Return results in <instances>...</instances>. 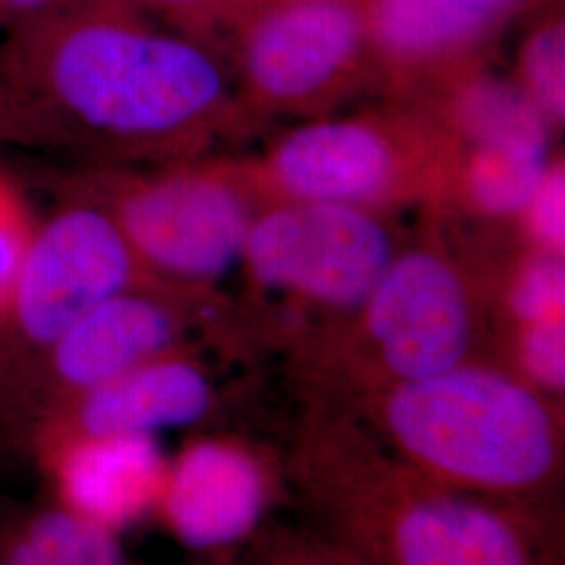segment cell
Returning <instances> with one entry per match:
<instances>
[{
	"label": "cell",
	"mask_w": 565,
	"mask_h": 565,
	"mask_svg": "<svg viewBox=\"0 0 565 565\" xmlns=\"http://www.w3.org/2000/svg\"><path fill=\"white\" fill-rule=\"evenodd\" d=\"M0 82L36 149L102 168L202 156L235 116L221 53L130 0H76L9 28Z\"/></svg>",
	"instance_id": "cell-1"
},
{
	"label": "cell",
	"mask_w": 565,
	"mask_h": 565,
	"mask_svg": "<svg viewBox=\"0 0 565 565\" xmlns=\"http://www.w3.org/2000/svg\"><path fill=\"white\" fill-rule=\"evenodd\" d=\"M287 480L312 530L366 565H564L557 507L440 484L335 406L315 404L306 413Z\"/></svg>",
	"instance_id": "cell-2"
},
{
	"label": "cell",
	"mask_w": 565,
	"mask_h": 565,
	"mask_svg": "<svg viewBox=\"0 0 565 565\" xmlns=\"http://www.w3.org/2000/svg\"><path fill=\"white\" fill-rule=\"evenodd\" d=\"M335 408L440 484L520 505L559 503L564 403L525 384L494 356L387 385Z\"/></svg>",
	"instance_id": "cell-3"
},
{
	"label": "cell",
	"mask_w": 565,
	"mask_h": 565,
	"mask_svg": "<svg viewBox=\"0 0 565 565\" xmlns=\"http://www.w3.org/2000/svg\"><path fill=\"white\" fill-rule=\"evenodd\" d=\"M488 323L490 294L448 254L401 249L350 319L294 350L296 369L315 404L345 406L482 356Z\"/></svg>",
	"instance_id": "cell-4"
},
{
	"label": "cell",
	"mask_w": 565,
	"mask_h": 565,
	"mask_svg": "<svg viewBox=\"0 0 565 565\" xmlns=\"http://www.w3.org/2000/svg\"><path fill=\"white\" fill-rule=\"evenodd\" d=\"M72 189L111 212L145 275L184 291L210 294L239 268L263 198L249 166L200 156L149 172L102 170Z\"/></svg>",
	"instance_id": "cell-5"
},
{
	"label": "cell",
	"mask_w": 565,
	"mask_h": 565,
	"mask_svg": "<svg viewBox=\"0 0 565 565\" xmlns=\"http://www.w3.org/2000/svg\"><path fill=\"white\" fill-rule=\"evenodd\" d=\"M434 114L377 111L306 121L249 166L264 203L324 202L384 210L450 195L459 160Z\"/></svg>",
	"instance_id": "cell-6"
},
{
	"label": "cell",
	"mask_w": 565,
	"mask_h": 565,
	"mask_svg": "<svg viewBox=\"0 0 565 565\" xmlns=\"http://www.w3.org/2000/svg\"><path fill=\"white\" fill-rule=\"evenodd\" d=\"M401 252L380 212L324 202L264 203L243 270L277 310V331L296 350L350 319Z\"/></svg>",
	"instance_id": "cell-7"
},
{
	"label": "cell",
	"mask_w": 565,
	"mask_h": 565,
	"mask_svg": "<svg viewBox=\"0 0 565 565\" xmlns=\"http://www.w3.org/2000/svg\"><path fill=\"white\" fill-rule=\"evenodd\" d=\"M147 281L111 212L67 186L55 212L39 221L0 324V382L99 303Z\"/></svg>",
	"instance_id": "cell-8"
},
{
	"label": "cell",
	"mask_w": 565,
	"mask_h": 565,
	"mask_svg": "<svg viewBox=\"0 0 565 565\" xmlns=\"http://www.w3.org/2000/svg\"><path fill=\"white\" fill-rule=\"evenodd\" d=\"M210 294L158 281L135 285L99 303L61 333L41 354L0 382V394L28 419L97 385L151 363L193 350L214 321Z\"/></svg>",
	"instance_id": "cell-9"
},
{
	"label": "cell",
	"mask_w": 565,
	"mask_h": 565,
	"mask_svg": "<svg viewBox=\"0 0 565 565\" xmlns=\"http://www.w3.org/2000/svg\"><path fill=\"white\" fill-rule=\"evenodd\" d=\"M228 44L252 103L306 114L377 76L369 0H263Z\"/></svg>",
	"instance_id": "cell-10"
},
{
	"label": "cell",
	"mask_w": 565,
	"mask_h": 565,
	"mask_svg": "<svg viewBox=\"0 0 565 565\" xmlns=\"http://www.w3.org/2000/svg\"><path fill=\"white\" fill-rule=\"evenodd\" d=\"M281 482L279 467L258 446L200 436L168 459L156 518L181 545L224 551L260 530Z\"/></svg>",
	"instance_id": "cell-11"
},
{
	"label": "cell",
	"mask_w": 565,
	"mask_h": 565,
	"mask_svg": "<svg viewBox=\"0 0 565 565\" xmlns=\"http://www.w3.org/2000/svg\"><path fill=\"white\" fill-rule=\"evenodd\" d=\"M539 0H369L377 76L398 90L440 88L480 70Z\"/></svg>",
	"instance_id": "cell-12"
},
{
	"label": "cell",
	"mask_w": 565,
	"mask_h": 565,
	"mask_svg": "<svg viewBox=\"0 0 565 565\" xmlns=\"http://www.w3.org/2000/svg\"><path fill=\"white\" fill-rule=\"evenodd\" d=\"M218 390L198 354L181 350L141 364L30 419V443L86 436H156L203 422Z\"/></svg>",
	"instance_id": "cell-13"
},
{
	"label": "cell",
	"mask_w": 565,
	"mask_h": 565,
	"mask_svg": "<svg viewBox=\"0 0 565 565\" xmlns=\"http://www.w3.org/2000/svg\"><path fill=\"white\" fill-rule=\"evenodd\" d=\"M57 505L116 534L156 515L168 459L156 436H86L32 445Z\"/></svg>",
	"instance_id": "cell-14"
},
{
	"label": "cell",
	"mask_w": 565,
	"mask_h": 565,
	"mask_svg": "<svg viewBox=\"0 0 565 565\" xmlns=\"http://www.w3.org/2000/svg\"><path fill=\"white\" fill-rule=\"evenodd\" d=\"M548 162V141L541 139L465 145L459 151L450 193L476 214L520 218Z\"/></svg>",
	"instance_id": "cell-15"
},
{
	"label": "cell",
	"mask_w": 565,
	"mask_h": 565,
	"mask_svg": "<svg viewBox=\"0 0 565 565\" xmlns=\"http://www.w3.org/2000/svg\"><path fill=\"white\" fill-rule=\"evenodd\" d=\"M436 90H446L434 116L459 147L501 139L548 141L551 124L515 81L473 70Z\"/></svg>",
	"instance_id": "cell-16"
},
{
	"label": "cell",
	"mask_w": 565,
	"mask_h": 565,
	"mask_svg": "<svg viewBox=\"0 0 565 565\" xmlns=\"http://www.w3.org/2000/svg\"><path fill=\"white\" fill-rule=\"evenodd\" d=\"M0 565H128L118 534L55 505L28 518L0 548Z\"/></svg>",
	"instance_id": "cell-17"
},
{
	"label": "cell",
	"mask_w": 565,
	"mask_h": 565,
	"mask_svg": "<svg viewBox=\"0 0 565 565\" xmlns=\"http://www.w3.org/2000/svg\"><path fill=\"white\" fill-rule=\"evenodd\" d=\"M490 315L499 319V333L565 319L564 256L532 249L507 277L505 285L490 294Z\"/></svg>",
	"instance_id": "cell-18"
},
{
	"label": "cell",
	"mask_w": 565,
	"mask_h": 565,
	"mask_svg": "<svg viewBox=\"0 0 565 565\" xmlns=\"http://www.w3.org/2000/svg\"><path fill=\"white\" fill-rule=\"evenodd\" d=\"M515 82L551 128L564 124L565 21L562 11H548L527 30L518 55Z\"/></svg>",
	"instance_id": "cell-19"
},
{
	"label": "cell",
	"mask_w": 565,
	"mask_h": 565,
	"mask_svg": "<svg viewBox=\"0 0 565 565\" xmlns=\"http://www.w3.org/2000/svg\"><path fill=\"white\" fill-rule=\"evenodd\" d=\"M494 359L541 394L564 403L565 319L501 331Z\"/></svg>",
	"instance_id": "cell-20"
},
{
	"label": "cell",
	"mask_w": 565,
	"mask_h": 565,
	"mask_svg": "<svg viewBox=\"0 0 565 565\" xmlns=\"http://www.w3.org/2000/svg\"><path fill=\"white\" fill-rule=\"evenodd\" d=\"M163 25L216 49V41L263 0H130ZM218 51V49H216Z\"/></svg>",
	"instance_id": "cell-21"
},
{
	"label": "cell",
	"mask_w": 565,
	"mask_h": 565,
	"mask_svg": "<svg viewBox=\"0 0 565 565\" xmlns=\"http://www.w3.org/2000/svg\"><path fill=\"white\" fill-rule=\"evenodd\" d=\"M39 221L41 216L32 210L20 182L0 168V324L7 317Z\"/></svg>",
	"instance_id": "cell-22"
},
{
	"label": "cell",
	"mask_w": 565,
	"mask_h": 565,
	"mask_svg": "<svg viewBox=\"0 0 565 565\" xmlns=\"http://www.w3.org/2000/svg\"><path fill=\"white\" fill-rule=\"evenodd\" d=\"M525 237L534 249L564 256L565 249V168L551 160L532 198L520 214Z\"/></svg>",
	"instance_id": "cell-23"
},
{
	"label": "cell",
	"mask_w": 565,
	"mask_h": 565,
	"mask_svg": "<svg viewBox=\"0 0 565 565\" xmlns=\"http://www.w3.org/2000/svg\"><path fill=\"white\" fill-rule=\"evenodd\" d=\"M258 565H366L317 530L277 527L258 543Z\"/></svg>",
	"instance_id": "cell-24"
},
{
	"label": "cell",
	"mask_w": 565,
	"mask_h": 565,
	"mask_svg": "<svg viewBox=\"0 0 565 565\" xmlns=\"http://www.w3.org/2000/svg\"><path fill=\"white\" fill-rule=\"evenodd\" d=\"M2 147H34V137L20 107L0 82V149Z\"/></svg>",
	"instance_id": "cell-25"
},
{
	"label": "cell",
	"mask_w": 565,
	"mask_h": 565,
	"mask_svg": "<svg viewBox=\"0 0 565 565\" xmlns=\"http://www.w3.org/2000/svg\"><path fill=\"white\" fill-rule=\"evenodd\" d=\"M76 0H0V28L9 30L25 21L39 20Z\"/></svg>",
	"instance_id": "cell-26"
}]
</instances>
